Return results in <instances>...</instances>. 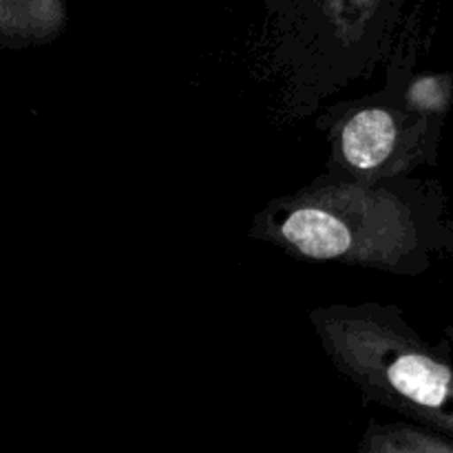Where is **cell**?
<instances>
[{
	"label": "cell",
	"mask_w": 453,
	"mask_h": 453,
	"mask_svg": "<svg viewBox=\"0 0 453 453\" xmlns=\"http://www.w3.org/2000/svg\"><path fill=\"white\" fill-rule=\"evenodd\" d=\"M255 234L310 261L405 270L420 250L416 212L396 190L334 180L270 203Z\"/></svg>",
	"instance_id": "cell-1"
},
{
	"label": "cell",
	"mask_w": 453,
	"mask_h": 453,
	"mask_svg": "<svg viewBox=\"0 0 453 453\" xmlns=\"http://www.w3.org/2000/svg\"><path fill=\"white\" fill-rule=\"evenodd\" d=\"M330 361L365 394L453 436V365L379 305H332L310 314Z\"/></svg>",
	"instance_id": "cell-2"
},
{
	"label": "cell",
	"mask_w": 453,
	"mask_h": 453,
	"mask_svg": "<svg viewBox=\"0 0 453 453\" xmlns=\"http://www.w3.org/2000/svg\"><path fill=\"white\" fill-rule=\"evenodd\" d=\"M403 0H265L274 25L301 47L352 56L379 42Z\"/></svg>",
	"instance_id": "cell-3"
},
{
	"label": "cell",
	"mask_w": 453,
	"mask_h": 453,
	"mask_svg": "<svg viewBox=\"0 0 453 453\" xmlns=\"http://www.w3.org/2000/svg\"><path fill=\"white\" fill-rule=\"evenodd\" d=\"M420 122L385 106L354 111L336 131V157L357 181L394 175L411 164Z\"/></svg>",
	"instance_id": "cell-4"
},
{
	"label": "cell",
	"mask_w": 453,
	"mask_h": 453,
	"mask_svg": "<svg viewBox=\"0 0 453 453\" xmlns=\"http://www.w3.org/2000/svg\"><path fill=\"white\" fill-rule=\"evenodd\" d=\"M66 20V0H0V49L53 42Z\"/></svg>",
	"instance_id": "cell-5"
},
{
	"label": "cell",
	"mask_w": 453,
	"mask_h": 453,
	"mask_svg": "<svg viewBox=\"0 0 453 453\" xmlns=\"http://www.w3.org/2000/svg\"><path fill=\"white\" fill-rule=\"evenodd\" d=\"M392 429L414 453H453V447L449 442L441 441V438L432 436V434L427 432L407 427V425H394Z\"/></svg>",
	"instance_id": "cell-6"
},
{
	"label": "cell",
	"mask_w": 453,
	"mask_h": 453,
	"mask_svg": "<svg viewBox=\"0 0 453 453\" xmlns=\"http://www.w3.org/2000/svg\"><path fill=\"white\" fill-rule=\"evenodd\" d=\"M361 453H414L401 438L394 434L392 427L372 425L363 438Z\"/></svg>",
	"instance_id": "cell-7"
}]
</instances>
